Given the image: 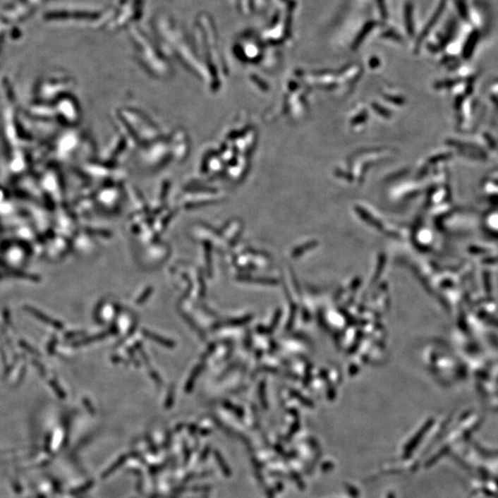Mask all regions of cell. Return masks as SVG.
<instances>
[{
    "label": "cell",
    "mask_w": 498,
    "mask_h": 498,
    "mask_svg": "<svg viewBox=\"0 0 498 498\" xmlns=\"http://www.w3.org/2000/svg\"><path fill=\"white\" fill-rule=\"evenodd\" d=\"M24 309H25L28 313L36 317V319L41 320L42 322L47 324V325L53 327V328H55L56 329H59V331H61L63 327H64L60 321L54 320L52 317L47 316L46 314L43 313V312L37 310V309L31 307V305H24Z\"/></svg>",
    "instance_id": "6da1fadb"
},
{
    "label": "cell",
    "mask_w": 498,
    "mask_h": 498,
    "mask_svg": "<svg viewBox=\"0 0 498 498\" xmlns=\"http://www.w3.org/2000/svg\"><path fill=\"white\" fill-rule=\"evenodd\" d=\"M8 274L13 278L25 279V280L39 281L41 280L38 275L30 274V273L22 272H10Z\"/></svg>",
    "instance_id": "7a4b0ae2"
},
{
    "label": "cell",
    "mask_w": 498,
    "mask_h": 498,
    "mask_svg": "<svg viewBox=\"0 0 498 498\" xmlns=\"http://www.w3.org/2000/svg\"><path fill=\"white\" fill-rule=\"evenodd\" d=\"M19 344L20 346L23 348L24 350H26L27 352L31 353L32 355L34 356H41L40 352H39L38 350H36L35 348L31 346L29 344H27L26 341H20Z\"/></svg>",
    "instance_id": "3957f363"
},
{
    "label": "cell",
    "mask_w": 498,
    "mask_h": 498,
    "mask_svg": "<svg viewBox=\"0 0 498 498\" xmlns=\"http://www.w3.org/2000/svg\"><path fill=\"white\" fill-rule=\"evenodd\" d=\"M49 383L51 387L54 389V391H56V394H58L59 397H64V392H63L62 389H60L59 383L56 382L55 379H50Z\"/></svg>",
    "instance_id": "277c9868"
},
{
    "label": "cell",
    "mask_w": 498,
    "mask_h": 498,
    "mask_svg": "<svg viewBox=\"0 0 498 498\" xmlns=\"http://www.w3.org/2000/svg\"><path fill=\"white\" fill-rule=\"evenodd\" d=\"M56 344H58V339L54 337L52 341H50L49 346H48V353H49V355H54Z\"/></svg>",
    "instance_id": "5b68a950"
},
{
    "label": "cell",
    "mask_w": 498,
    "mask_h": 498,
    "mask_svg": "<svg viewBox=\"0 0 498 498\" xmlns=\"http://www.w3.org/2000/svg\"><path fill=\"white\" fill-rule=\"evenodd\" d=\"M32 364H34V365H35V367L36 368H37L39 371H40V373H41L42 375H44V376H46V375H47L46 368H44L43 367V365H42L40 364V363H39L38 361H35V360H32Z\"/></svg>",
    "instance_id": "8992f818"
},
{
    "label": "cell",
    "mask_w": 498,
    "mask_h": 498,
    "mask_svg": "<svg viewBox=\"0 0 498 498\" xmlns=\"http://www.w3.org/2000/svg\"><path fill=\"white\" fill-rule=\"evenodd\" d=\"M3 317H4L6 323L11 324V314L10 310H8V309H5L4 315H3Z\"/></svg>",
    "instance_id": "52a82bcc"
}]
</instances>
